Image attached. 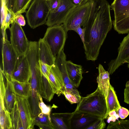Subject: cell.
I'll return each instance as SVG.
<instances>
[{"mask_svg": "<svg viewBox=\"0 0 129 129\" xmlns=\"http://www.w3.org/2000/svg\"><path fill=\"white\" fill-rule=\"evenodd\" d=\"M48 5L50 9V12H53L58 7L60 0H46Z\"/></svg>", "mask_w": 129, "mask_h": 129, "instance_id": "34", "label": "cell"}, {"mask_svg": "<svg viewBox=\"0 0 129 129\" xmlns=\"http://www.w3.org/2000/svg\"><path fill=\"white\" fill-rule=\"evenodd\" d=\"M33 0H14L12 11L16 15L26 12Z\"/></svg>", "mask_w": 129, "mask_h": 129, "instance_id": "26", "label": "cell"}, {"mask_svg": "<svg viewBox=\"0 0 129 129\" xmlns=\"http://www.w3.org/2000/svg\"><path fill=\"white\" fill-rule=\"evenodd\" d=\"M74 112L90 114L103 119H107L108 115L106 100L98 88L93 93L81 97Z\"/></svg>", "mask_w": 129, "mask_h": 129, "instance_id": "2", "label": "cell"}, {"mask_svg": "<svg viewBox=\"0 0 129 129\" xmlns=\"http://www.w3.org/2000/svg\"><path fill=\"white\" fill-rule=\"evenodd\" d=\"M15 21L21 26H24L25 25L24 17L21 14H18L16 15Z\"/></svg>", "mask_w": 129, "mask_h": 129, "instance_id": "38", "label": "cell"}, {"mask_svg": "<svg viewBox=\"0 0 129 129\" xmlns=\"http://www.w3.org/2000/svg\"><path fill=\"white\" fill-rule=\"evenodd\" d=\"M5 4L8 9L12 10L14 4V0H4Z\"/></svg>", "mask_w": 129, "mask_h": 129, "instance_id": "40", "label": "cell"}, {"mask_svg": "<svg viewBox=\"0 0 129 129\" xmlns=\"http://www.w3.org/2000/svg\"><path fill=\"white\" fill-rule=\"evenodd\" d=\"M0 126L1 129H11L10 113L6 109L3 99L0 95Z\"/></svg>", "mask_w": 129, "mask_h": 129, "instance_id": "22", "label": "cell"}, {"mask_svg": "<svg viewBox=\"0 0 129 129\" xmlns=\"http://www.w3.org/2000/svg\"><path fill=\"white\" fill-rule=\"evenodd\" d=\"M40 95L47 101L50 102L53 99L55 93L48 80L41 73L38 81Z\"/></svg>", "mask_w": 129, "mask_h": 129, "instance_id": "20", "label": "cell"}, {"mask_svg": "<svg viewBox=\"0 0 129 129\" xmlns=\"http://www.w3.org/2000/svg\"><path fill=\"white\" fill-rule=\"evenodd\" d=\"M38 42L40 61L50 65L54 64L56 58L53 55L47 44L43 38H40Z\"/></svg>", "mask_w": 129, "mask_h": 129, "instance_id": "19", "label": "cell"}, {"mask_svg": "<svg viewBox=\"0 0 129 129\" xmlns=\"http://www.w3.org/2000/svg\"><path fill=\"white\" fill-rule=\"evenodd\" d=\"M107 129H129V120H121L110 122Z\"/></svg>", "mask_w": 129, "mask_h": 129, "instance_id": "27", "label": "cell"}, {"mask_svg": "<svg viewBox=\"0 0 129 129\" xmlns=\"http://www.w3.org/2000/svg\"><path fill=\"white\" fill-rule=\"evenodd\" d=\"M16 15L11 9L7 8L5 18L4 29L6 30L10 28V25L12 24L15 20Z\"/></svg>", "mask_w": 129, "mask_h": 129, "instance_id": "29", "label": "cell"}, {"mask_svg": "<svg viewBox=\"0 0 129 129\" xmlns=\"http://www.w3.org/2000/svg\"><path fill=\"white\" fill-rule=\"evenodd\" d=\"M110 6L114 13V29L119 34L129 33V0H114Z\"/></svg>", "mask_w": 129, "mask_h": 129, "instance_id": "4", "label": "cell"}, {"mask_svg": "<svg viewBox=\"0 0 129 129\" xmlns=\"http://www.w3.org/2000/svg\"><path fill=\"white\" fill-rule=\"evenodd\" d=\"M9 29L10 33V43L18 58L25 55L29 42L21 26L15 20Z\"/></svg>", "mask_w": 129, "mask_h": 129, "instance_id": "8", "label": "cell"}, {"mask_svg": "<svg viewBox=\"0 0 129 129\" xmlns=\"http://www.w3.org/2000/svg\"><path fill=\"white\" fill-rule=\"evenodd\" d=\"M1 31L2 70L7 77L11 79L18 57L8 39L6 30H2Z\"/></svg>", "mask_w": 129, "mask_h": 129, "instance_id": "6", "label": "cell"}, {"mask_svg": "<svg viewBox=\"0 0 129 129\" xmlns=\"http://www.w3.org/2000/svg\"><path fill=\"white\" fill-rule=\"evenodd\" d=\"M103 119L100 118L87 127L86 129H103L106 126V123Z\"/></svg>", "mask_w": 129, "mask_h": 129, "instance_id": "31", "label": "cell"}, {"mask_svg": "<svg viewBox=\"0 0 129 129\" xmlns=\"http://www.w3.org/2000/svg\"><path fill=\"white\" fill-rule=\"evenodd\" d=\"M10 113L11 129H24L17 102L15 100L13 108Z\"/></svg>", "mask_w": 129, "mask_h": 129, "instance_id": "25", "label": "cell"}, {"mask_svg": "<svg viewBox=\"0 0 129 129\" xmlns=\"http://www.w3.org/2000/svg\"><path fill=\"white\" fill-rule=\"evenodd\" d=\"M73 113L71 129H86L98 119L101 118L99 116L87 113L74 112Z\"/></svg>", "mask_w": 129, "mask_h": 129, "instance_id": "14", "label": "cell"}, {"mask_svg": "<svg viewBox=\"0 0 129 129\" xmlns=\"http://www.w3.org/2000/svg\"><path fill=\"white\" fill-rule=\"evenodd\" d=\"M116 112L119 117L122 119L126 118L129 115V110L122 106H121Z\"/></svg>", "mask_w": 129, "mask_h": 129, "instance_id": "35", "label": "cell"}, {"mask_svg": "<svg viewBox=\"0 0 129 129\" xmlns=\"http://www.w3.org/2000/svg\"><path fill=\"white\" fill-rule=\"evenodd\" d=\"M76 6L70 0H60L57 8L50 13L46 24L49 27L63 24L70 11Z\"/></svg>", "mask_w": 129, "mask_h": 129, "instance_id": "9", "label": "cell"}, {"mask_svg": "<svg viewBox=\"0 0 129 129\" xmlns=\"http://www.w3.org/2000/svg\"><path fill=\"white\" fill-rule=\"evenodd\" d=\"M61 93L64 96L66 99L71 104L78 103L81 98V96H78L71 92L63 90L61 91Z\"/></svg>", "mask_w": 129, "mask_h": 129, "instance_id": "28", "label": "cell"}, {"mask_svg": "<svg viewBox=\"0 0 129 129\" xmlns=\"http://www.w3.org/2000/svg\"><path fill=\"white\" fill-rule=\"evenodd\" d=\"M81 26H79L74 29L73 30L76 32L80 36L83 43L84 47L85 46V28H82Z\"/></svg>", "mask_w": 129, "mask_h": 129, "instance_id": "36", "label": "cell"}, {"mask_svg": "<svg viewBox=\"0 0 129 129\" xmlns=\"http://www.w3.org/2000/svg\"><path fill=\"white\" fill-rule=\"evenodd\" d=\"M91 6V2L89 0L84 4L76 6L71 10L62 25L67 33L82 26L89 14Z\"/></svg>", "mask_w": 129, "mask_h": 129, "instance_id": "7", "label": "cell"}, {"mask_svg": "<svg viewBox=\"0 0 129 129\" xmlns=\"http://www.w3.org/2000/svg\"><path fill=\"white\" fill-rule=\"evenodd\" d=\"M49 80L55 94L60 95L61 91L65 86L61 73L55 64L52 66L49 76Z\"/></svg>", "mask_w": 129, "mask_h": 129, "instance_id": "16", "label": "cell"}, {"mask_svg": "<svg viewBox=\"0 0 129 129\" xmlns=\"http://www.w3.org/2000/svg\"><path fill=\"white\" fill-rule=\"evenodd\" d=\"M66 67L71 83L76 88L78 87L83 78L82 66L69 60L67 61Z\"/></svg>", "mask_w": 129, "mask_h": 129, "instance_id": "18", "label": "cell"}, {"mask_svg": "<svg viewBox=\"0 0 129 129\" xmlns=\"http://www.w3.org/2000/svg\"><path fill=\"white\" fill-rule=\"evenodd\" d=\"M50 115L40 113L33 119L32 126L37 125L42 129H53L51 125Z\"/></svg>", "mask_w": 129, "mask_h": 129, "instance_id": "23", "label": "cell"}, {"mask_svg": "<svg viewBox=\"0 0 129 129\" xmlns=\"http://www.w3.org/2000/svg\"><path fill=\"white\" fill-rule=\"evenodd\" d=\"M0 80V95L3 97L6 108L10 113L15 104V94L10 79L7 77L1 68Z\"/></svg>", "mask_w": 129, "mask_h": 129, "instance_id": "10", "label": "cell"}, {"mask_svg": "<svg viewBox=\"0 0 129 129\" xmlns=\"http://www.w3.org/2000/svg\"><path fill=\"white\" fill-rule=\"evenodd\" d=\"M98 70L99 74L96 79L97 88L105 97L106 101L110 84V74L108 71H106L101 64L99 65Z\"/></svg>", "mask_w": 129, "mask_h": 129, "instance_id": "17", "label": "cell"}, {"mask_svg": "<svg viewBox=\"0 0 129 129\" xmlns=\"http://www.w3.org/2000/svg\"><path fill=\"white\" fill-rule=\"evenodd\" d=\"M40 62L41 73L49 80V76L52 66L44 63L40 61Z\"/></svg>", "mask_w": 129, "mask_h": 129, "instance_id": "33", "label": "cell"}, {"mask_svg": "<svg viewBox=\"0 0 129 129\" xmlns=\"http://www.w3.org/2000/svg\"><path fill=\"white\" fill-rule=\"evenodd\" d=\"M91 6L89 14L82 27L85 28V46L86 59L94 61L112 23L110 6L106 0H90Z\"/></svg>", "mask_w": 129, "mask_h": 129, "instance_id": "1", "label": "cell"}, {"mask_svg": "<svg viewBox=\"0 0 129 129\" xmlns=\"http://www.w3.org/2000/svg\"><path fill=\"white\" fill-rule=\"evenodd\" d=\"M30 76V66L26 55L18 57L11 78L20 82H28Z\"/></svg>", "mask_w": 129, "mask_h": 129, "instance_id": "12", "label": "cell"}, {"mask_svg": "<svg viewBox=\"0 0 129 129\" xmlns=\"http://www.w3.org/2000/svg\"><path fill=\"white\" fill-rule=\"evenodd\" d=\"M116 58L112 60L109 65L108 72L112 74L119 66L129 59V33L120 43Z\"/></svg>", "mask_w": 129, "mask_h": 129, "instance_id": "11", "label": "cell"}, {"mask_svg": "<svg viewBox=\"0 0 129 129\" xmlns=\"http://www.w3.org/2000/svg\"><path fill=\"white\" fill-rule=\"evenodd\" d=\"M39 106L41 112L45 114L50 115V112L53 106H47L43 102L42 97L40 95Z\"/></svg>", "mask_w": 129, "mask_h": 129, "instance_id": "32", "label": "cell"}, {"mask_svg": "<svg viewBox=\"0 0 129 129\" xmlns=\"http://www.w3.org/2000/svg\"><path fill=\"white\" fill-rule=\"evenodd\" d=\"M15 100L17 102L24 129L34 128L32 126L33 119L27 98L15 94Z\"/></svg>", "mask_w": 129, "mask_h": 129, "instance_id": "13", "label": "cell"}, {"mask_svg": "<svg viewBox=\"0 0 129 129\" xmlns=\"http://www.w3.org/2000/svg\"><path fill=\"white\" fill-rule=\"evenodd\" d=\"M50 12L46 0H33L26 12L28 24L34 29L45 24Z\"/></svg>", "mask_w": 129, "mask_h": 129, "instance_id": "3", "label": "cell"}, {"mask_svg": "<svg viewBox=\"0 0 129 129\" xmlns=\"http://www.w3.org/2000/svg\"><path fill=\"white\" fill-rule=\"evenodd\" d=\"M124 94V102L129 105V81H127L126 84Z\"/></svg>", "mask_w": 129, "mask_h": 129, "instance_id": "37", "label": "cell"}, {"mask_svg": "<svg viewBox=\"0 0 129 129\" xmlns=\"http://www.w3.org/2000/svg\"><path fill=\"white\" fill-rule=\"evenodd\" d=\"M128 63V67L129 68V59L125 62L124 63Z\"/></svg>", "mask_w": 129, "mask_h": 129, "instance_id": "41", "label": "cell"}, {"mask_svg": "<svg viewBox=\"0 0 129 129\" xmlns=\"http://www.w3.org/2000/svg\"><path fill=\"white\" fill-rule=\"evenodd\" d=\"M106 102L108 114L110 112L113 111H116L121 106L118 100L114 88L110 84Z\"/></svg>", "mask_w": 129, "mask_h": 129, "instance_id": "24", "label": "cell"}, {"mask_svg": "<svg viewBox=\"0 0 129 129\" xmlns=\"http://www.w3.org/2000/svg\"><path fill=\"white\" fill-rule=\"evenodd\" d=\"M13 91L16 95L27 98L29 95L31 87L30 82H22L11 78Z\"/></svg>", "mask_w": 129, "mask_h": 129, "instance_id": "21", "label": "cell"}, {"mask_svg": "<svg viewBox=\"0 0 129 129\" xmlns=\"http://www.w3.org/2000/svg\"><path fill=\"white\" fill-rule=\"evenodd\" d=\"M72 113H53L50 115L53 129H71Z\"/></svg>", "mask_w": 129, "mask_h": 129, "instance_id": "15", "label": "cell"}, {"mask_svg": "<svg viewBox=\"0 0 129 129\" xmlns=\"http://www.w3.org/2000/svg\"><path fill=\"white\" fill-rule=\"evenodd\" d=\"M76 6H80L85 4L89 0H70Z\"/></svg>", "mask_w": 129, "mask_h": 129, "instance_id": "39", "label": "cell"}, {"mask_svg": "<svg viewBox=\"0 0 129 129\" xmlns=\"http://www.w3.org/2000/svg\"><path fill=\"white\" fill-rule=\"evenodd\" d=\"M1 29H4L5 18L8 8L4 0H1Z\"/></svg>", "mask_w": 129, "mask_h": 129, "instance_id": "30", "label": "cell"}, {"mask_svg": "<svg viewBox=\"0 0 129 129\" xmlns=\"http://www.w3.org/2000/svg\"><path fill=\"white\" fill-rule=\"evenodd\" d=\"M67 33L62 25H56L47 28L43 38L53 56L56 57L63 49Z\"/></svg>", "mask_w": 129, "mask_h": 129, "instance_id": "5", "label": "cell"}]
</instances>
